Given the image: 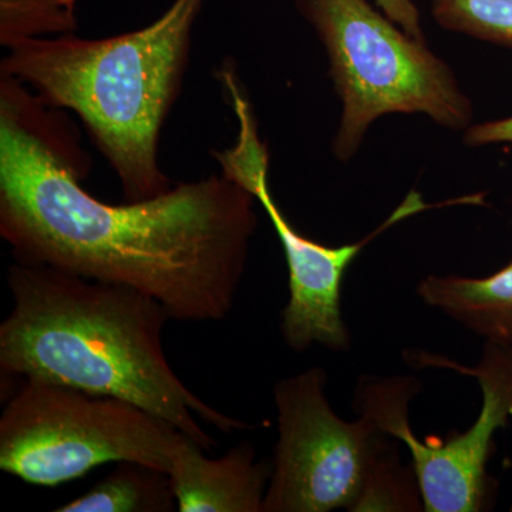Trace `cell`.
I'll return each mask as SVG.
<instances>
[{"label": "cell", "instance_id": "obj_1", "mask_svg": "<svg viewBox=\"0 0 512 512\" xmlns=\"http://www.w3.org/2000/svg\"><path fill=\"white\" fill-rule=\"evenodd\" d=\"M90 158L72 123L0 74V235L15 261L128 286L183 322L227 318L259 220L225 174L143 201L84 190Z\"/></svg>", "mask_w": 512, "mask_h": 512}, {"label": "cell", "instance_id": "obj_2", "mask_svg": "<svg viewBox=\"0 0 512 512\" xmlns=\"http://www.w3.org/2000/svg\"><path fill=\"white\" fill-rule=\"evenodd\" d=\"M6 281L13 306L0 325L3 375L136 404L205 451L217 443L197 417L224 433L248 429L202 402L175 375L163 348L171 316L156 299L18 261L9 266Z\"/></svg>", "mask_w": 512, "mask_h": 512}, {"label": "cell", "instance_id": "obj_3", "mask_svg": "<svg viewBox=\"0 0 512 512\" xmlns=\"http://www.w3.org/2000/svg\"><path fill=\"white\" fill-rule=\"evenodd\" d=\"M207 0H174L153 23L106 39L35 37L8 47L0 74L52 109L73 111L119 178L127 201L173 187L158 161L181 93L192 32Z\"/></svg>", "mask_w": 512, "mask_h": 512}, {"label": "cell", "instance_id": "obj_4", "mask_svg": "<svg viewBox=\"0 0 512 512\" xmlns=\"http://www.w3.org/2000/svg\"><path fill=\"white\" fill-rule=\"evenodd\" d=\"M329 59V76L342 100L332 150L348 163L370 126L392 113L424 114L453 131L474 119L456 74L427 46L377 12L367 0H295Z\"/></svg>", "mask_w": 512, "mask_h": 512}, {"label": "cell", "instance_id": "obj_5", "mask_svg": "<svg viewBox=\"0 0 512 512\" xmlns=\"http://www.w3.org/2000/svg\"><path fill=\"white\" fill-rule=\"evenodd\" d=\"M183 431L136 404L60 384L23 380L0 417V468L57 487L107 463L168 474Z\"/></svg>", "mask_w": 512, "mask_h": 512}, {"label": "cell", "instance_id": "obj_6", "mask_svg": "<svg viewBox=\"0 0 512 512\" xmlns=\"http://www.w3.org/2000/svg\"><path fill=\"white\" fill-rule=\"evenodd\" d=\"M421 362L458 370L480 384V414L464 433L453 431L446 440L417 439L410 426V403L420 393L414 376H362L353 407L357 416L409 448L419 478L424 511L480 512L490 510L495 484L488 474L494 436L512 419V346L485 342L480 362L463 367L439 356L424 355Z\"/></svg>", "mask_w": 512, "mask_h": 512}, {"label": "cell", "instance_id": "obj_7", "mask_svg": "<svg viewBox=\"0 0 512 512\" xmlns=\"http://www.w3.org/2000/svg\"><path fill=\"white\" fill-rule=\"evenodd\" d=\"M238 120L237 141L225 150L214 151L221 173L247 188L264 208L284 248L289 274V299L281 313V333L286 345L305 352L313 345L346 352L352 346L348 325L343 319L342 284L357 255L397 222L436 205L423 201L412 191L406 200L372 234L355 244L326 247L302 235L285 217L269 188V151L259 137L254 110L245 94L231 100Z\"/></svg>", "mask_w": 512, "mask_h": 512}, {"label": "cell", "instance_id": "obj_8", "mask_svg": "<svg viewBox=\"0 0 512 512\" xmlns=\"http://www.w3.org/2000/svg\"><path fill=\"white\" fill-rule=\"evenodd\" d=\"M326 386L322 367L275 384L278 443L264 512L352 511L390 437L366 417L340 419Z\"/></svg>", "mask_w": 512, "mask_h": 512}, {"label": "cell", "instance_id": "obj_9", "mask_svg": "<svg viewBox=\"0 0 512 512\" xmlns=\"http://www.w3.org/2000/svg\"><path fill=\"white\" fill-rule=\"evenodd\" d=\"M272 461L256 460L254 446L241 443L224 457L185 437L168 477L180 512H264Z\"/></svg>", "mask_w": 512, "mask_h": 512}, {"label": "cell", "instance_id": "obj_10", "mask_svg": "<svg viewBox=\"0 0 512 512\" xmlns=\"http://www.w3.org/2000/svg\"><path fill=\"white\" fill-rule=\"evenodd\" d=\"M436 309L485 342L512 346V261L483 278L429 275L416 288Z\"/></svg>", "mask_w": 512, "mask_h": 512}, {"label": "cell", "instance_id": "obj_11", "mask_svg": "<svg viewBox=\"0 0 512 512\" xmlns=\"http://www.w3.org/2000/svg\"><path fill=\"white\" fill-rule=\"evenodd\" d=\"M175 497L164 471L123 461L82 497L56 508L57 512H168Z\"/></svg>", "mask_w": 512, "mask_h": 512}, {"label": "cell", "instance_id": "obj_12", "mask_svg": "<svg viewBox=\"0 0 512 512\" xmlns=\"http://www.w3.org/2000/svg\"><path fill=\"white\" fill-rule=\"evenodd\" d=\"M399 443L392 436L384 441L350 512L424 511L419 478L413 464L403 463Z\"/></svg>", "mask_w": 512, "mask_h": 512}, {"label": "cell", "instance_id": "obj_13", "mask_svg": "<svg viewBox=\"0 0 512 512\" xmlns=\"http://www.w3.org/2000/svg\"><path fill=\"white\" fill-rule=\"evenodd\" d=\"M77 30V0H0V43L72 35Z\"/></svg>", "mask_w": 512, "mask_h": 512}, {"label": "cell", "instance_id": "obj_14", "mask_svg": "<svg viewBox=\"0 0 512 512\" xmlns=\"http://www.w3.org/2000/svg\"><path fill=\"white\" fill-rule=\"evenodd\" d=\"M441 28L512 49V0H431Z\"/></svg>", "mask_w": 512, "mask_h": 512}, {"label": "cell", "instance_id": "obj_15", "mask_svg": "<svg viewBox=\"0 0 512 512\" xmlns=\"http://www.w3.org/2000/svg\"><path fill=\"white\" fill-rule=\"evenodd\" d=\"M464 143L470 147L490 146V144H512V116L505 119L471 124L464 131Z\"/></svg>", "mask_w": 512, "mask_h": 512}, {"label": "cell", "instance_id": "obj_16", "mask_svg": "<svg viewBox=\"0 0 512 512\" xmlns=\"http://www.w3.org/2000/svg\"><path fill=\"white\" fill-rule=\"evenodd\" d=\"M376 3L384 15L399 25L407 35L414 39L426 40L420 12L414 0H376Z\"/></svg>", "mask_w": 512, "mask_h": 512}]
</instances>
